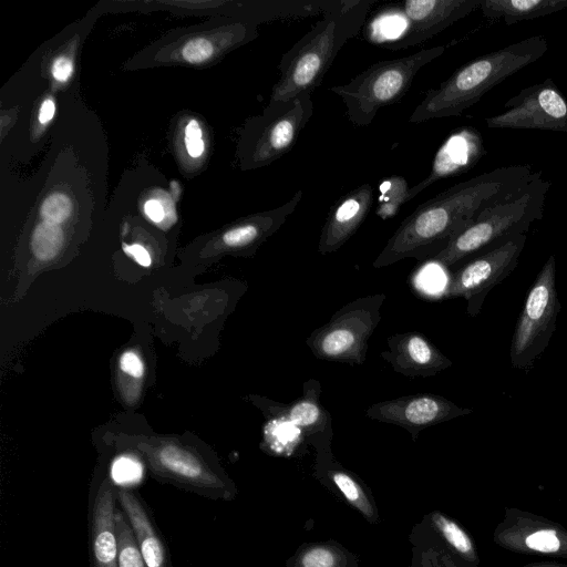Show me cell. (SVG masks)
Wrapping results in <instances>:
<instances>
[{
  "label": "cell",
  "instance_id": "cell-1",
  "mask_svg": "<svg viewBox=\"0 0 567 567\" xmlns=\"http://www.w3.org/2000/svg\"><path fill=\"white\" fill-rule=\"evenodd\" d=\"M536 172L529 164L497 167L441 192L400 224L373 267H386L405 258L427 261L483 209L524 188Z\"/></svg>",
  "mask_w": 567,
  "mask_h": 567
},
{
  "label": "cell",
  "instance_id": "cell-2",
  "mask_svg": "<svg viewBox=\"0 0 567 567\" xmlns=\"http://www.w3.org/2000/svg\"><path fill=\"white\" fill-rule=\"evenodd\" d=\"M547 50L546 38L537 34L471 60L437 87L430 89L409 121L419 123L461 115L497 84L540 59Z\"/></svg>",
  "mask_w": 567,
  "mask_h": 567
},
{
  "label": "cell",
  "instance_id": "cell-3",
  "mask_svg": "<svg viewBox=\"0 0 567 567\" xmlns=\"http://www.w3.org/2000/svg\"><path fill=\"white\" fill-rule=\"evenodd\" d=\"M375 0H347L322 16L309 32L285 52L278 64L280 76L270 102H285L320 86L343 45L363 25Z\"/></svg>",
  "mask_w": 567,
  "mask_h": 567
},
{
  "label": "cell",
  "instance_id": "cell-4",
  "mask_svg": "<svg viewBox=\"0 0 567 567\" xmlns=\"http://www.w3.org/2000/svg\"><path fill=\"white\" fill-rule=\"evenodd\" d=\"M551 182L537 171L535 177L507 199L483 209L447 246L427 261L452 267L463 259L485 251L518 234L543 218Z\"/></svg>",
  "mask_w": 567,
  "mask_h": 567
},
{
  "label": "cell",
  "instance_id": "cell-5",
  "mask_svg": "<svg viewBox=\"0 0 567 567\" xmlns=\"http://www.w3.org/2000/svg\"><path fill=\"white\" fill-rule=\"evenodd\" d=\"M444 51V45H437L408 56L379 61L350 82L329 90L340 96L352 124L368 126L381 107L400 101L417 72Z\"/></svg>",
  "mask_w": 567,
  "mask_h": 567
},
{
  "label": "cell",
  "instance_id": "cell-6",
  "mask_svg": "<svg viewBox=\"0 0 567 567\" xmlns=\"http://www.w3.org/2000/svg\"><path fill=\"white\" fill-rule=\"evenodd\" d=\"M384 293L364 296L344 305L307 338L315 357L326 361L362 364L369 339L381 320Z\"/></svg>",
  "mask_w": 567,
  "mask_h": 567
},
{
  "label": "cell",
  "instance_id": "cell-7",
  "mask_svg": "<svg viewBox=\"0 0 567 567\" xmlns=\"http://www.w3.org/2000/svg\"><path fill=\"white\" fill-rule=\"evenodd\" d=\"M560 301L556 289V259L551 255L532 285L514 329L512 367L528 371L546 350L556 329Z\"/></svg>",
  "mask_w": 567,
  "mask_h": 567
},
{
  "label": "cell",
  "instance_id": "cell-8",
  "mask_svg": "<svg viewBox=\"0 0 567 567\" xmlns=\"http://www.w3.org/2000/svg\"><path fill=\"white\" fill-rule=\"evenodd\" d=\"M409 542V567H477L480 556L473 538L454 518L432 511L413 525Z\"/></svg>",
  "mask_w": 567,
  "mask_h": 567
},
{
  "label": "cell",
  "instance_id": "cell-9",
  "mask_svg": "<svg viewBox=\"0 0 567 567\" xmlns=\"http://www.w3.org/2000/svg\"><path fill=\"white\" fill-rule=\"evenodd\" d=\"M313 114L310 93L285 102H270L248 133V162L266 166L287 154Z\"/></svg>",
  "mask_w": 567,
  "mask_h": 567
},
{
  "label": "cell",
  "instance_id": "cell-10",
  "mask_svg": "<svg viewBox=\"0 0 567 567\" xmlns=\"http://www.w3.org/2000/svg\"><path fill=\"white\" fill-rule=\"evenodd\" d=\"M526 238V234L515 235L465 262L451 275L442 296L464 298L467 315L477 316L487 293L517 266Z\"/></svg>",
  "mask_w": 567,
  "mask_h": 567
},
{
  "label": "cell",
  "instance_id": "cell-11",
  "mask_svg": "<svg viewBox=\"0 0 567 567\" xmlns=\"http://www.w3.org/2000/svg\"><path fill=\"white\" fill-rule=\"evenodd\" d=\"M504 106L505 112L485 120L488 128L567 133V100L551 79L520 90Z\"/></svg>",
  "mask_w": 567,
  "mask_h": 567
},
{
  "label": "cell",
  "instance_id": "cell-12",
  "mask_svg": "<svg viewBox=\"0 0 567 567\" xmlns=\"http://www.w3.org/2000/svg\"><path fill=\"white\" fill-rule=\"evenodd\" d=\"M499 547L526 555L567 559V529L559 523L518 508H507L493 533Z\"/></svg>",
  "mask_w": 567,
  "mask_h": 567
},
{
  "label": "cell",
  "instance_id": "cell-13",
  "mask_svg": "<svg viewBox=\"0 0 567 567\" xmlns=\"http://www.w3.org/2000/svg\"><path fill=\"white\" fill-rule=\"evenodd\" d=\"M117 483L111 470L91 485L87 501L90 567H118Z\"/></svg>",
  "mask_w": 567,
  "mask_h": 567
},
{
  "label": "cell",
  "instance_id": "cell-14",
  "mask_svg": "<svg viewBox=\"0 0 567 567\" xmlns=\"http://www.w3.org/2000/svg\"><path fill=\"white\" fill-rule=\"evenodd\" d=\"M470 413L472 410L432 393L410 394L373 403L365 411L371 420L403 427L414 441L421 431Z\"/></svg>",
  "mask_w": 567,
  "mask_h": 567
},
{
  "label": "cell",
  "instance_id": "cell-15",
  "mask_svg": "<svg viewBox=\"0 0 567 567\" xmlns=\"http://www.w3.org/2000/svg\"><path fill=\"white\" fill-rule=\"evenodd\" d=\"M481 2L482 0H408L402 6L408 20L405 32L381 47L400 50L419 45L480 9Z\"/></svg>",
  "mask_w": 567,
  "mask_h": 567
},
{
  "label": "cell",
  "instance_id": "cell-16",
  "mask_svg": "<svg viewBox=\"0 0 567 567\" xmlns=\"http://www.w3.org/2000/svg\"><path fill=\"white\" fill-rule=\"evenodd\" d=\"M485 154L483 137L475 127L462 126L452 131L439 147L430 174L410 188L408 199L411 200L439 179L468 172Z\"/></svg>",
  "mask_w": 567,
  "mask_h": 567
},
{
  "label": "cell",
  "instance_id": "cell-17",
  "mask_svg": "<svg viewBox=\"0 0 567 567\" xmlns=\"http://www.w3.org/2000/svg\"><path fill=\"white\" fill-rule=\"evenodd\" d=\"M381 357L392 369L408 378H429L450 368L453 362L424 334L415 331L395 333L386 339Z\"/></svg>",
  "mask_w": 567,
  "mask_h": 567
},
{
  "label": "cell",
  "instance_id": "cell-18",
  "mask_svg": "<svg viewBox=\"0 0 567 567\" xmlns=\"http://www.w3.org/2000/svg\"><path fill=\"white\" fill-rule=\"evenodd\" d=\"M313 476L328 489L342 497L370 524L380 522L377 502L369 486L333 456L331 447L316 452Z\"/></svg>",
  "mask_w": 567,
  "mask_h": 567
},
{
  "label": "cell",
  "instance_id": "cell-19",
  "mask_svg": "<svg viewBox=\"0 0 567 567\" xmlns=\"http://www.w3.org/2000/svg\"><path fill=\"white\" fill-rule=\"evenodd\" d=\"M321 386L311 380L303 384V393L290 404L275 402V415L292 424L303 440L317 451L330 449L332 420L319 401Z\"/></svg>",
  "mask_w": 567,
  "mask_h": 567
},
{
  "label": "cell",
  "instance_id": "cell-20",
  "mask_svg": "<svg viewBox=\"0 0 567 567\" xmlns=\"http://www.w3.org/2000/svg\"><path fill=\"white\" fill-rule=\"evenodd\" d=\"M117 503L133 529L145 566L174 567L152 511L140 493L117 484Z\"/></svg>",
  "mask_w": 567,
  "mask_h": 567
},
{
  "label": "cell",
  "instance_id": "cell-21",
  "mask_svg": "<svg viewBox=\"0 0 567 567\" xmlns=\"http://www.w3.org/2000/svg\"><path fill=\"white\" fill-rule=\"evenodd\" d=\"M373 189L367 183L348 192L330 207L322 227L318 251H337L358 230L372 205Z\"/></svg>",
  "mask_w": 567,
  "mask_h": 567
},
{
  "label": "cell",
  "instance_id": "cell-22",
  "mask_svg": "<svg viewBox=\"0 0 567 567\" xmlns=\"http://www.w3.org/2000/svg\"><path fill=\"white\" fill-rule=\"evenodd\" d=\"M480 9L487 20H503L509 27L563 11L567 0H482Z\"/></svg>",
  "mask_w": 567,
  "mask_h": 567
},
{
  "label": "cell",
  "instance_id": "cell-23",
  "mask_svg": "<svg viewBox=\"0 0 567 567\" xmlns=\"http://www.w3.org/2000/svg\"><path fill=\"white\" fill-rule=\"evenodd\" d=\"M357 554L334 539L302 543L285 567H359Z\"/></svg>",
  "mask_w": 567,
  "mask_h": 567
},
{
  "label": "cell",
  "instance_id": "cell-24",
  "mask_svg": "<svg viewBox=\"0 0 567 567\" xmlns=\"http://www.w3.org/2000/svg\"><path fill=\"white\" fill-rule=\"evenodd\" d=\"M409 190L403 176L392 175L383 179L379 185L377 215L382 219L395 216L400 207L409 202Z\"/></svg>",
  "mask_w": 567,
  "mask_h": 567
},
{
  "label": "cell",
  "instance_id": "cell-25",
  "mask_svg": "<svg viewBox=\"0 0 567 567\" xmlns=\"http://www.w3.org/2000/svg\"><path fill=\"white\" fill-rule=\"evenodd\" d=\"M118 567H146L133 529L120 506L116 509Z\"/></svg>",
  "mask_w": 567,
  "mask_h": 567
},
{
  "label": "cell",
  "instance_id": "cell-26",
  "mask_svg": "<svg viewBox=\"0 0 567 567\" xmlns=\"http://www.w3.org/2000/svg\"><path fill=\"white\" fill-rule=\"evenodd\" d=\"M63 245V231L59 225L42 221L33 230L31 249L37 259L48 261L53 259Z\"/></svg>",
  "mask_w": 567,
  "mask_h": 567
},
{
  "label": "cell",
  "instance_id": "cell-27",
  "mask_svg": "<svg viewBox=\"0 0 567 567\" xmlns=\"http://www.w3.org/2000/svg\"><path fill=\"white\" fill-rule=\"evenodd\" d=\"M72 212V203L70 198L61 193H54L48 196L40 209L44 221L59 225L64 221Z\"/></svg>",
  "mask_w": 567,
  "mask_h": 567
},
{
  "label": "cell",
  "instance_id": "cell-28",
  "mask_svg": "<svg viewBox=\"0 0 567 567\" xmlns=\"http://www.w3.org/2000/svg\"><path fill=\"white\" fill-rule=\"evenodd\" d=\"M142 467L137 457L123 454L114 460L111 466V473L118 485H125V482H132L141 476Z\"/></svg>",
  "mask_w": 567,
  "mask_h": 567
},
{
  "label": "cell",
  "instance_id": "cell-29",
  "mask_svg": "<svg viewBox=\"0 0 567 567\" xmlns=\"http://www.w3.org/2000/svg\"><path fill=\"white\" fill-rule=\"evenodd\" d=\"M215 52L210 41L204 38L189 40L182 49L183 58L189 63H202L213 56Z\"/></svg>",
  "mask_w": 567,
  "mask_h": 567
},
{
  "label": "cell",
  "instance_id": "cell-30",
  "mask_svg": "<svg viewBox=\"0 0 567 567\" xmlns=\"http://www.w3.org/2000/svg\"><path fill=\"white\" fill-rule=\"evenodd\" d=\"M121 370L133 377L141 378L144 374V364L142 359L134 351H125L120 358Z\"/></svg>",
  "mask_w": 567,
  "mask_h": 567
},
{
  "label": "cell",
  "instance_id": "cell-31",
  "mask_svg": "<svg viewBox=\"0 0 567 567\" xmlns=\"http://www.w3.org/2000/svg\"><path fill=\"white\" fill-rule=\"evenodd\" d=\"M51 71L58 82H65L73 72L72 61L66 56H59L54 60Z\"/></svg>",
  "mask_w": 567,
  "mask_h": 567
},
{
  "label": "cell",
  "instance_id": "cell-32",
  "mask_svg": "<svg viewBox=\"0 0 567 567\" xmlns=\"http://www.w3.org/2000/svg\"><path fill=\"white\" fill-rule=\"evenodd\" d=\"M123 250L126 252V255L132 257L138 265H141L143 267L151 266L152 258H151L148 251L142 245H138V244L126 245V244H124L123 245Z\"/></svg>",
  "mask_w": 567,
  "mask_h": 567
},
{
  "label": "cell",
  "instance_id": "cell-33",
  "mask_svg": "<svg viewBox=\"0 0 567 567\" xmlns=\"http://www.w3.org/2000/svg\"><path fill=\"white\" fill-rule=\"evenodd\" d=\"M145 215L154 223H162L165 213L161 203L156 199H150L144 205Z\"/></svg>",
  "mask_w": 567,
  "mask_h": 567
},
{
  "label": "cell",
  "instance_id": "cell-34",
  "mask_svg": "<svg viewBox=\"0 0 567 567\" xmlns=\"http://www.w3.org/2000/svg\"><path fill=\"white\" fill-rule=\"evenodd\" d=\"M55 105L51 99L45 100L39 111V122L45 124L50 122L54 115Z\"/></svg>",
  "mask_w": 567,
  "mask_h": 567
},
{
  "label": "cell",
  "instance_id": "cell-35",
  "mask_svg": "<svg viewBox=\"0 0 567 567\" xmlns=\"http://www.w3.org/2000/svg\"><path fill=\"white\" fill-rule=\"evenodd\" d=\"M185 145L189 156L196 158L199 157L205 150L203 140H185Z\"/></svg>",
  "mask_w": 567,
  "mask_h": 567
},
{
  "label": "cell",
  "instance_id": "cell-36",
  "mask_svg": "<svg viewBox=\"0 0 567 567\" xmlns=\"http://www.w3.org/2000/svg\"><path fill=\"white\" fill-rule=\"evenodd\" d=\"M202 130L197 121L192 120L185 127V140H200Z\"/></svg>",
  "mask_w": 567,
  "mask_h": 567
},
{
  "label": "cell",
  "instance_id": "cell-37",
  "mask_svg": "<svg viewBox=\"0 0 567 567\" xmlns=\"http://www.w3.org/2000/svg\"><path fill=\"white\" fill-rule=\"evenodd\" d=\"M523 567H567V564H561V563H556V561H543V563L528 564Z\"/></svg>",
  "mask_w": 567,
  "mask_h": 567
}]
</instances>
